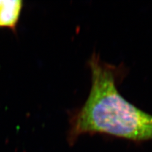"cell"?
Listing matches in <instances>:
<instances>
[{
  "label": "cell",
  "mask_w": 152,
  "mask_h": 152,
  "mask_svg": "<svg viewBox=\"0 0 152 152\" xmlns=\"http://www.w3.org/2000/svg\"><path fill=\"white\" fill-rule=\"evenodd\" d=\"M22 8V0H0V27L16 31Z\"/></svg>",
  "instance_id": "2"
},
{
  "label": "cell",
  "mask_w": 152,
  "mask_h": 152,
  "mask_svg": "<svg viewBox=\"0 0 152 152\" xmlns=\"http://www.w3.org/2000/svg\"><path fill=\"white\" fill-rule=\"evenodd\" d=\"M88 65L91 88L83 106L71 113L70 139L100 133L133 141L152 140V115L127 101L118 89L124 66L105 62L96 52Z\"/></svg>",
  "instance_id": "1"
}]
</instances>
